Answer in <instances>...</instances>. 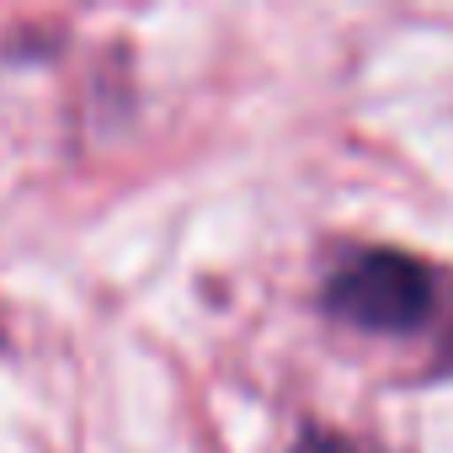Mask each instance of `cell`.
<instances>
[{"label": "cell", "mask_w": 453, "mask_h": 453, "mask_svg": "<svg viewBox=\"0 0 453 453\" xmlns=\"http://www.w3.org/2000/svg\"><path fill=\"white\" fill-rule=\"evenodd\" d=\"M326 304L357 331H416L432 315V273L405 251H357L331 273Z\"/></svg>", "instance_id": "obj_1"}, {"label": "cell", "mask_w": 453, "mask_h": 453, "mask_svg": "<svg viewBox=\"0 0 453 453\" xmlns=\"http://www.w3.org/2000/svg\"><path fill=\"white\" fill-rule=\"evenodd\" d=\"M294 453H368V448H357L352 437H336V432H304Z\"/></svg>", "instance_id": "obj_2"}]
</instances>
